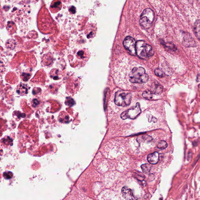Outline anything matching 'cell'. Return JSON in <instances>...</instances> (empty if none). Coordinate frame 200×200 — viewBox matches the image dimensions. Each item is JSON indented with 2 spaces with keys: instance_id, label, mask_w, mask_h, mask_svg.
I'll use <instances>...</instances> for the list:
<instances>
[{
  "instance_id": "cell-1",
  "label": "cell",
  "mask_w": 200,
  "mask_h": 200,
  "mask_svg": "<svg viewBox=\"0 0 200 200\" xmlns=\"http://www.w3.org/2000/svg\"><path fill=\"white\" fill-rule=\"evenodd\" d=\"M129 79L133 83H145L149 80V76L144 68L141 67H136L132 69L129 74Z\"/></svg>"
},
{
  "instance_id": "cell-2",
  "label": "cell",
  "mask_w": 200,
  "mask_h": 200,
  "mask_svg": "<svg viewBox=\"0 0 200 200\" xmlns=\"http://www.w3.org/2000/svg\"><path fill=\"white\" fill-rule=\"evenodd\" d=\"M136 53L139 58L142 59H147L154 54L152 47L143 40L136 42Z\"/></svg>"
},
{
  "instance_id": "cell-3",
  "label": "cell",
  "mask_w": 200,
  "mask_h": 200,
  "mask_svg": "<svg viewBox=\"0 0 200 200\" xmlns=\"http://www.w3.org/2000/svg\"><path fill=\"white\" fill-rule=\"evenodd\" d=\"M131 99V94L129 92L119 91L115 94V102L118 106L126 107L129 105Z\"/></svg>"
},
{
  "instance_id": "cell-4",
  "label": "cell",
  "mask_w": 200,
  "mask_h": 200,
  "mask_svg": "<svg viewBox=\"0 0 200 200\" xmlns=\"http://www.w3.org/2000/svg\"><path fill=\"white\" fill-rule=\"evenodd\" d=\"M154 18V12L150 8H147L142 12L140 19V24L144 28L148 29L152 25Z\"/></svg>"
},
{
  "instance_id": "cell-5",
  "label": "cell",
  "mask_w": 200,
  "mask_h": 200,
  "mask_svg": "<svg viewBox=\"0 0 200 200\" xmlns=\"http://www.w3.org/2000/svg\"><path fill=\"white\" fill-rule=\"evenodd\" d=\"M141 113L139 103H137L136 106L133 108H130L124 111L121 113L120 117L123 120L130 119H134L137 117Z\"/></svg>"
},
{
  "instance_id": "cell-6",
  "label": "cell",
  "mask_w": 200,
  "mask_h": 200,
  "mask_svg": "<svg viewBox=\"0 0 200 200\" xmlns=\"http://www.w3.org/2000/svg\"><path fill=\"white\" fill-rule=\"evenodd\" d=\"M124 46L126 50L130 55L135 56L136 53V42L135 41L133 38L131 37L127 36L126 37L124 40Z\"/></svg>"
},
{
  "instance_id": "cell-7",
  "label": "cell",
  "mask_w": 200,
  "mask_h": 200,
  "mask_svg": "<svg viewBox=\"0 0 200 200\" xmlns=\"http://www.w3.org/2000/svg\"><path fill=\"white\" fill-rule=\"evenodd\" d=\"M122 193L124 198L126 200H137V198L134 196L132 191L126 187L122 188Z\"/></svg>"
},
{
  "instance_id": "cell-8",
  "label": "cell",
  "mask_w": 200,
  "mask_h": 200,
  "mask_svg": "<svg viewBox=\"0 0 200 200\" xmlns=\"http://www.w3.org/2000/svg\"><path fill=\"white\" fill-rule=\"evenodd\" d=\"M147 159L148 162L151 164H156L159 161L158 153L155 152L149 154L148 155Z\"/></svg>"
},
{
  "instance_id": "cell-9",
  "label": "cell",
  "mask_w": 200,
  "mask_h": 200,
  "mask_svg": "<svg viewBox=\"0 0 200 200\" xmlns=\"http://www.w3.org/2000/svg\"><path fill=\"white\" fill-rule=\"evenodd\" d=\"M150 91L155 95H160L163 92L162 86L158 83H153L150 88Z\"/></svg>"
},
{
  "instance_id": "cell-10",
  "label": "cell",
  "mask_w": 200,
  "mask_h": 200,
  "mask_svg": "<svg viewBox=\"0 0 200 200\" xmlns=\"http://www.w3.org/2000/svg\"><path fill=\"white\" fill-rule=\"evenodd\" d=\"M17 91V92L21 95H25L27 94L28 91L27 86L24 84H20L18 86Z\"/></svg>"
},
{
  "instance_id": "cell-11",
  "label": "cell",
  "mask_w": 200,
  "mask_h": 200,
  "mask_svg": "<svg viewBox=\"0 0 200 200\" xmlns=\"http://www.w3.org/2000/svg\"><path fill=\"white\" fill-rule=\"evenodd\" d=\"M77 57L80 59H82L84 60H86L87 59V56H88L87 54H86V50H79L77 53Z\"/></svg>"
},
{
  "instance_id": "cell-12",
  "label": "cell",
  "mask_w": 200,
  "mask_h": 200,
  "mask_svg": "<svg viewBox=\"0 0 200 200\" xmlns=\"http://www.w3.org/2000/svg\"><path fill=\"white\" fill-rule=\"evenodd\" d=\"M151 165L148 164H143L141 166L142 171L145 174L149 173L151 170Z\"/></svg>"
},
{
  "instance_id": "cell-13",
  "label": "cell",
  "mask_w": 200,
  "mask_h": 200,
  "mask_svg": "<svg viewBox=\"0 0 200 200\" xmlns=\"http://www.w3.org/2000/svg\"><path fill=\"white\" fill-rule=\"evenodd\" d=\"M195 33L197 38L199 39L200 37V22L197 20L196 22L194 27Z\"/></svg>"
},
{
  "instance_id": "cell-14",
  "label": "cell",
  "mask_w": 200,
  "mask_h": 200,
  "mask_svg": "<svg viewBox=\"0 0 200 200\" xmlns=\"http://www.w3.org/2000/svg\"><path fill=\"white\" fill-rule=\"evenodd\" d=\"M142 96L146 99H151L153 97V94L151 91L147 90L143 92L142 94Z\"/></svg>"
},
{
  "instance_id": "cell-15",
  "label": "cell",
  "mask_w": 200,
  "mask_h": 200,
  "mask_svg": "<svg viewBox=\"0 0 200 200\" xmlns=\"http://www.w3.org/2000/svg\"><path fill=\"white\" fill-rule=\"evenodd\" d=\"M167 146H168V144L166 141H165L164 140H162L160 141L157 145V147L161 149H166L167 148Z\"/></svg>"
},
{
  "instance_id": "cell-16",
  "label": "cell",
  "mask_w": 200,
  "mask_h": 200,
  "mask_svg": "<svg viewBox=\"0 0 200 200\" xmlns=\"http://www.w3.org/2000/svg\"><path fill=\"white\" fill-rule=\"evenodd\" d=\"M61 3L60 1H56L54 3L52 4L51 7L52 9L54 10H59L61 7Z\"/></svg>"
},
{
  "instance_id": "cell-17",
  "label": "cell",
  "mask_w": 200,
  "mask_h": 200,
  "mask_svg": "<svg viewBox=\"0 0 200 200\" xmlns=\"http://www.w3.org/2000/svg\"><path fill=\"white\" fill-rule=\"evenodd\" d=\"M7 47L13 49L15 46V42L13 40H10L8 41L6 44Z\"/></svg>"
},
{
  "instance_id": "cell-18",
  "label": "cell",
  "mask_w": 200,
  "mask_h": 200,
  "mask_svg": "<svg viewBox=\"0 0 200 200\" xmlns=\"http://www.w3.org/2000/svg\"><path fill=\"white\" fill-rule=\"evenodd\" d=\"M155 73L156 76L159 77H162L164 76V73L160 69H156L155 71Z\"/></svg>"
},
{
  "instance_id": "cell-19",
  "label": "cell",
  "mask_w": 200,
  "mask_h": 200,
  "mask_svg": "<svg viewBox=\"0 0 200 200\" xmlns=\"http://www.w3.org/2000/svg\"><path fill=\"white\" fill-rule=\"evenodd\" d=\"M142 175H140L138 174H136L135 175V177L137 179L138 181H140V182H143V181L144 177Z\"/></svg>"
},
{
  "instance_id": "cell-20",
  "label": "cell",
  "mask_w": 200,
  "mask_h": 200,
  "mask_svg": "<svg viewBox=\"0 0 200 200\" xmlns=\"http://www.w3.org/2000/svg\"><path fill=\"white\" fill-rule=\"evenodd\" d=\"M66 102H67V105H68V106H71L73 105V104H74V101H73V100L72 98H71V99H68L67 101Z\"/></svg>"
},
{
  "instance_id": "cell-21",
  "label": "cell",
  "mask_w": 200,
  "mask_h": 200,
  "mask_svg": "<svg viewBox=\"0 0 200 200\" xmlns=\"http://www.w3.org/2000/svg\"><path fill=\"white\" fill-rule=\"evenodd\" d=\"M23 79L24 81H27L28 80L29 77H30V75H29V74H26V73H24V75H23Z\"/></svg>"
},
{
  "instance_id": "cell-22",
  "label": "cell",
  "mask_w": 200,
  "mask_h": 200,
  "mask_svg": "<svg viewBox=\"0 0 200 200\" xmlns=\"http://www.w3.org/2000/svg\"><path fill=\"white\" fill-rule=\"evenodd\" d=\"M70 11L72 13H75V8L73 6H72L70 9Z\"/></svg>"
}]
</instances>
